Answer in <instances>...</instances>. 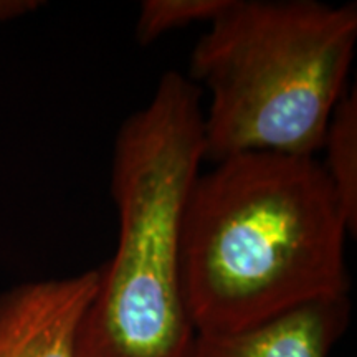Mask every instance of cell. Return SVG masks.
<instances>
[{
    "mask_svg": "<svg viewBox=\"0 0 357 357\" xmlns=\"http://www.w3.org/2000/svg\"><path fill=\"white\" fill-rule=\"evenodd\" d=\"M98 270L19 284L0 294V357H77Z\"/></svg>",
    "mask_w": 357,
    "mask_h": 357,
    "instance_id": "cell-4",
    "label": "cell"
},
{
    "mask_svg": "<svg viewBox=\"0 0 357 357\" xmlns=\"http://www.w3.org/2000/svg\"><path fill=\"white\" fill-rule=\"evenodd\" d=\"M356 3L230 0L190 55L208 91L205 159L245 153L316 155L346 95Z\"/></svg>",
    "mask_w": 357,
    "mask_h": 357,
    "instance_id": "cell-3",
    "label": "cell"
},
{
    "mask_svg": "<svg viewBox=\"0 0 357 357\" xmlns=\"http://www.w3.org/2000/svg\"><path fill=\"white\" fill-rule=\"evenodd\" d=\"M349 319V296L314 301L243 331L195 334L187 357H329Z\"/></svg>",
    "mask_w": 357,
    "mask_h": 357,
    "instance_id": "cell-5",
    "label": "cell"
},
{
    "mask_svg": "<svg viewBox=\"0 0 357 357\" xmlns=\"http://www.w3.org/2000/svg\"><path fill=\"white\" fill-rule=\"evenodd\" d=\"M229 3L230 0H144L136 22V38L147 45L171 30L192 24L211 25Z\"/></svg>",
    "mask_w": 357,
    "mask_h": 357,
    "instance_id": "cell-7",
    "label": "cell"
},
{
    "mask_svg": "<svg viewBox=\"0 0 357 357\" xmlns=\"http://www.w3.org/2000/svg\"><path fill=\"white\" fill-rule=\"evenodd\" d=\"M321 162L331 184L351 236L357 234V91L347 89L329 119Z\"/></svg>",
    "mask_w": 357,
    "mask_h": 357,
    "instance_id": "cell-6",
    "label": "cell"
},
{
    "mask_svg": "<svg viewBox=\"0 0 357 357\" xmlns=\"http://www.w3.org/2000/svg\"><path fill=\"white\" fill-rule=\"evenodd\" d=\"M351 236L316 155L245 153L200 172L182 229V283L197 334H229L349 296Z\"/></svg>",
    "mask_w": 357,
    "mask_h": 357,
    "instance_id": "cell-1",
    "label": "cell"
},
{
    "mask_svg": "<svg viewBox=\"0 0 357 357\" xmlns=\"http://www.w3.org/2000/svg\"><path fill=\"white\" fill-rule=\"evenodd\" d=\"M202 91L167 71L116 134L113 257L98 270L77 357H187L195 339L182 283L187 200L205 160Z\"/></svg>",
    "mask_w": 357,
    "mask_h": 357,
    "instance_id": "cell-2",
    "label": "cell"
},
{
    "mask_svg": "<svg viewBox=\"0 0 357 357\" xmlns=\"http://www.w3.org/2000/svg\"><path fill=\"white\" fill-rule=\"evenodd\" d=\"M33 0H0V20H10L37 8Z\"/></svg>",
    "mask_w": 357,
    "mask_h": 357,
    "instance_id": "cell-8",
    "label": "cell"
}]
</instances>
